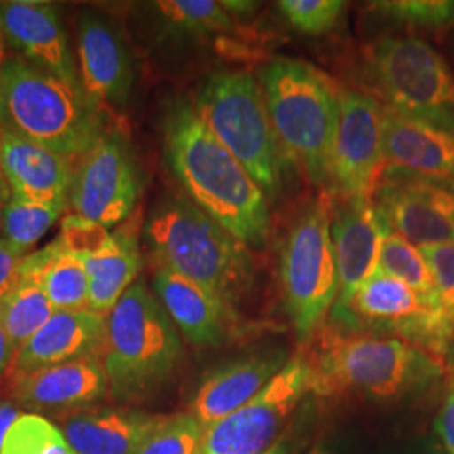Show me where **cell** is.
Instances as JSON below:
<instances>
[{"mask_svg":"<svg viewBox=\"0 0 454 454\" xmlns=\"http://www.w3.org/2000/svg\"><path fill=\"white\" fill-rule=\"evenodd\" d=\"M163 155L185 195L247 247L268 239L270 202L256 180L207 125L194 103L176 98L162 120Z\"/></svg>","mask_w":454,"mask_h":454,"instance_id":"cell-1","label":"cell"},{"mask_svg":"<svg viewBox=\"0 0 454 454\" xmlns=\"http://www.w3.org/2000/svg\"><path fill=\"white\" fill-rule=\"evenodd\" d=\"M146 247L155 268H167L234 309L256 276L251 249L187 195H168L146 217Z\"/></svg>","mask_w":454,"mask_h":454,"instance_id":"cell-2","label":"cell"},{"mask_svg":"<svg viewBox=\"0 0 454 454\" xmlns=\"http://www.w3.org/2000/svg\"><path fill=\"white\" fill-rule=\"evenodd\" d=\"M309 392L358 394L395 401L433 387L446 372L442 358L395 337L330 330L309 356Z\"/></svg>","mask_w":454,"mask_h":454,"instance_id":"cell-3","label":"cell"},{"mask_svg":"<svg viewBox=\"0 0 454 454\" xmlns=\"http://www.w3.org/2000/svg\"><path fill=\"white\" fill-rule=\"evenodd\" d=\"M258 80L285 153L315 185H332L340 90L315 66L286 56L261 66Z\"/></svg>","mask_w":454,"mask_h":454,"instance_id":"cell-4","label":"cell"},{"mask_svg":"<svg viewBox=\"0 0 454 454\" xmlns=\"http://www.w3.org/2000/svg\"><path fill=\"white\" fill-rule=\"evenodd\" d=\"M184 347L157 294L138 279L106 317L103 365L110 394L135 403L160 390L177 372Z\"/></svg>","mask_w":454,"mask_h":454,"instance_id":"cell-5","label":"cell"},{"mask_svg":"<svg viewBox=\"0 0 454 454\" xmlns=\"http://www.w3.org/2000/svg\"><path fill=\"white\" fill-rule=\"evenodd\" d=\"M5 130L49 150L80 159L110 130L105 110L19 56L0 71Z\"/></svg>","mask_w":454,"mask_h":454,"instance_id":"cell-6","label":"cell"},{"mask_svg":"<svg viewBox=\"0 0 454 454\" xmlns=\"http://www.w3.org/2000/svg\"><path fill=\"white\" fill-rule=\"evenodd\" d=\"M194 108L214 137L243 163L268 199L283 185L285 150L260 80L247 71L214 73L195 93Z\"/></svg>","mask_w":454,"mask_h":454,"instance_id":"cell-7","label":"cell"},{"mask_svg":"<svg viewBox=\"0 0 454 454\" xmlns=\"http://www.w3.org/2000/svg\"><path fill=\"white\" fill-rule=\"evenodd\" d=\"M367 73L384 106L454 135V71L416 35H386L367 51Z\"/></svg>","mask_w":454,"mask_h":454,"instance_id":"cell-8","label":"cell"},{"mask_svg":"<svg viewBox=\"0 0 454 454\" xmlns=\"http://www.w3.org/2000/svg\"><path fill=\"white\" fill-rule=\"evenodd\" d=\"M279 281L293 328L300 339H309L339 293L330 195L313 200L293 221L281 246Z\"/></svg>","mask_w":454,"mask_h":454,"instance_id":"cell-9","label":"cell"},{"mask_svg":"<svg viewBox=\"0 0 454 454\" xmlns=\"http://www.w3.org/2000/svg\"><path fill=\"white\" fill-rule=\"evenodd\" d=\"M341 333H380L442 358L451 350L438 305L406 283L377 271L354 296Z\"/></svg>","mask_w":454,"mask_h":454,"instance_id":"cell-10","label":"cell"},{"mask_svg":"<svg viewBox=\"0 0 454 454\" xmlns=\"http://www.w3.org/2000/svg\"><path fill=\"white\" fill-rule=\"evenodd\" d=\"M142 191L144 177L129 137L108 130L78 159L69 206L74 214L112 229L130 215Z\"/></svg>","mask_w":454,"mask_h":454,"instance_id":"cell-11","label":"cell"},{"mask_svg":"<svg viewBox=\"0 0 454 454\" xmlns=\"http://www.w3.org/2000/svg\"><path fill=\"white\" fill-rule=\"evenodd\" d=\"M309 392L307 356H294L241 411L206 429L197 454H264Z\"/></svg>","mask_w":454,"mask_h":454,"instance_id":"cell-12","label":"cell"},{"mask_svg":"<svg viewBox=\"0 0 454 454\" xmlns=\"http://www.w3.org/2000/svg\"><path fill=\"white\" fill-rule=\"evenodd\" d=\"M384 167V105L369 93L340 90L330 167L335 192L373 199Z\"/></svg>","mask_w":454,"mask_h":454,"instance_id":"cell-13","label":"cell"},{"mask_svg":"<svg viewBox=\"0 0 454 454\" xmlns=\"http://www.w3.org/2000/svg\"><path fill=\"white\" fill-rule=\"evenodd\" d=\"M373 204L392 231L424 247L454 241V179L384 167Z\"/></svg>","mask_w":454,"mask_h":454,"instance_id":"cell-14","label":"cell"},{"mask_svg":"<svg viewBox=\"0 0 454 454\" xmlns=\"http://www.w3.org/2000/svg\"><path fill=\"white\" fill-rule=\"evenodd\" d=\"M337 197L332 200V241L339 270V293L330 315L335 330H341L354 296L379 270L380 246L390 227L372 199Z\"/></svg>","mask_w":454,"mask_h":454,"instance_id":"cell-15","label":"cell"},{"mask_svg":"<svg viewBox=\"0 0 454 454\" xmlns=\"http://www.w3.org/2000/svg\"><path fill=\"white\" fill-rule=\"evenodd\" d=\"M78 69L86 97L101 110H125L135 86V58L114 20L84 11L76 26Z\"/></svg>","mask_w":454,"mask_h":454,"instance_id":"cell-16","label":"cell"},{"mask_svg":"<svg viewBox=\"0 0 454 454\" xmlns=\"http://www.w3.org/2000/svg\"><path fill=\"white\" fill-rule=\"evenodd\" d=\"M0 22L16 56L86 95L63 19L52 4L0 2Z\"/></svg>","mask_w":454,"mask_h":454,"instance_id":"cell-17","label":"cell"},{"mask_svg":"<svg viewBox=\"0 0 454 454\" xmlns=\"http://www.w3.org/2000/svg\"><path fill=\"white\" fill-rule=\"evenodd\" d=\"M5 392L16 406L74 412L99 403L110 392V386L103 358L90 357L31 372H9Z\"/></svg>","mask_w":454,"mask_h":454,"instance_id":"cell-18","label":"cell"},{"mask_svg":"<svg viewBox=\"0 0 454 454\" xmlns=\"http://www.w3.org/2000/svg\"><path fill=\"white\" fill-rule=\"evenodd\" d=\"M281 348H268L226 362L207 373L192 399V416L207 429L247 406L288 364Z\"/></svg>","mask_w":454,"mask_h":454,"instance_id":"cell-19","label":"cell"},{"mask_svg":"<svg viewBox=\"0 0 454 454\" xmlns=\"http://www.w3.org/2000/svg\"><path fill=\"white\" fill-rule=\"evenodd\" d=\"M106 317L91 309L54 311L16 352L9 372H31L82 358H103Z\"/></svg>","mask_w":454,"mask_h":454,"instance_id":"cell-20","label":"cell"},{"mask_svg":"<svg viewBox=\"0 0 454 454\" xmlns=\"http://www.w3.org/2000/svg\"><path fill=\"white\" fill-rule=\"evenodd\" d=\"M153 293L192 347L212 348L226 341L236 320L234 309L202 286L167 268H155Z\"/></svg>","mask_w":454,"mask_h":454,"instance_id":"cell-21","label":"cell"},{"mask_svg":"<svg viewBox=\"0 0 454 454\" xmlns=\"http://www.w3.org/2000/svg\"><path fill=\"white\" fill-rule=\"evenodd\" d=\"M76 165V159L37 145L14 131L4 133L0 167L14 199L48 202L69 195Z\"/></svg>","mask_w":454,"mask_h":454,"instance_id":"cell-22","label":"cell"},{"mask_svg":"<svg viewBox=\"0 0 454 454\" xmlns=\"http://www.w3.org/2000/svg\"><path fill=\"white\" fill-rule=\"evenodd\" d=\"M165 416L123 407H88L63 419L67 444L76 454H135Z\"/></svg>","mask_w":454,"mask_h":454,"instance_id":"cell-23","label":"cell"},{"mask_svg":"<svg viewBox=\"0 0 454 454\" xmlns=\"http://www.w3.org/2000/svg\"><path fill=\"white\" fill-rule=\"evenodd\" d=\"M386 167L454 179V135L392 114L384 106Z\"/></svg>","mask_w":454,"mask_h":454,"instance_id":"cell-24","label":"cell"},{"mask_svg":"<svg viewBox=\"0 0 454 454\" xmlns=\"http://www.w3.org/2000/svg\"><path fill=\"white\" fill-rule=\"evenodd\" d=\"M22 268L39 278L56 311L88 309L90 286L80 258L67 253L58 238L26 256Z\"/></svg>","mask_w":454,"mask_h":454,"instance_id":"cell-25","label":"cell"},{"mask_svg":"<svg viewBox=\"0 0 454 454\" xmlns=\"http://www.w3.org/2000/svg\"><path fill=\"white\" fill-rule=\"evenodd\" d=\"M114 236L118 246L112 253L82 261L90 286L88 309L105 317H108L142 271V254L137 236L127 231L114 232Z\"/></svg>","mask_w":454,"mask_h":454,"instance_id":"cell-26","label":"cell"},{"mask_svg":"<svg viewBox=\"0 0 454 454\" xmlns=\"http://www.w3.org/2000/svg\"><path fill=\"white\" fill-rule=\"evenodd\" d=\"M148 7L159 34L170 41H206L236 31V19L221 0H159Z\"/></svg>","mask_w":454,"mask_h":454,"instance_id":"cell-27","label":"cell"},{"mask_svg":"<svg viewBox=\"0 0 454 454\" xmlns=\"http://www.w3.org/2000/svg\"><path fill=\"white\" fill-rule=\"evenodd\" d=\"M54 311L39 278L22 268L14 290L0 301V324L16 352L44 326Z\"/></svg>","mask_w":454,"mask_h":454,"instance_id":"cell-28","label":"cell"},{"mask_svg":"<svg viewBox=\"0 0 454 454\" xmlns=\"http://www.w3.org/2000/svg\"><path fill=\"white\" fill-rule=\"evenodd\" d=\"M67 207L69 195L48 202L11 197L2 214V238L31 254L34 246L63 217Z\"/></svg>","mask_w":454,"mask_h":454,"instance_id":"cell-29","label":"cell"},{"mask_svg":"<svg viewBox=\"0 0 454 454\" xmlns=\"http://www.w3.org/2000/svg\"><path fill=\"white\" fill-rule=\"evenodd\" d=\"M377 271L406 283L407 286H411L424 298L438 305L434 279L429 271L427 262L422 256L421 249L409 243L406 238H403L392 229L386 232L382 239Z\"/></svg>","mask_w":454,"mask_h":454,"instance_id":"cell-30","label":"cell"},{"mask_svg":"<svg viewBox=\"0 0 454 454\" xmlns=\"http://www.w3.org/2000/svg\"><path fill=\"white\" fill-rule=\"evenodd\" d=\"M369 11L416 31H444L454 24V0H379L371 2Z\"/></svg>","mask_w":454,"mask_h":454,"instance_id":"cell-31","label":"cell"},{"mask_svg":"<svg viewBox=\"0 0 454 454\" xmlns=\"http://www.w3.org/2000/svg\"><path fill=\"white\" fill-rule=\"evenodd\" d=\"M0 454H76L65 434L37 414H22L7 431Z\"/></svg>","mask_w":454,"mask_h":454,"instance_id":"cell-32","label":"cell"},{"mask_svg":"<svg viewBox=\"0 0 454 454\" xmlns=\"http://www.w3.org/2000/svg\"><path fill=\"white\" fill-rule=\"evenodd\" d=\"M206 429L194 416H165L135 454H197Z\"/></svg>","mask_w":454,"mask_h":454,"instance_id":"cell-33","label":"cell"},{"mask_svg":"<svg viewBox=\"0 0 454 454\" xmlns=\"http://www.w3.org/2000/svg\"><path fill=\"white\" fill-rule=\"evenodd\" d=\"M58 241L63 244L67 253L82 261L108 254L118 246V239L110 229L78 214L63 217Z\"/></svg>","mask_w":454,"mask_h":454,"instance_id":"cell-34","label":"cell"},{"mask_svg":"<svg viewBox=\"0 0 454 454\" xmlns=\"http://www.w3.org/2000/svg\"><path fill=\"white\" fill-rule=\"evenodd\" d=\"M347 7L341 0H281L278 11L294 31L309 35L330 33Z\"/></svg>","mask_w":454,"mask_h":454,"instance_id":"cell-35","label":"cell"},{"mask_svg":"<svg viewBox=\"0 0 454 454\" xmlns=\"http://www.w3.org/2000/svg\"><path fill=\"white\" fill-rule=\"evenodd\" d=\"M434 279L441 322L454 343V241L419 247Z\"/></svg>","mask_w":454,"mask_h":454,"instance_id":"cell-36","label":"cell"},{"mask_svg":"<svg viewBox=\"0 0 454 454\" xmlns=\"http://www.w3.org/2000/svg\"><path fill=\"white\" fill-rule=\"evenodd\" d=\"M26 253L14 244L0 238V301L14 290L19 279Z\"/></svg>","mask_w":454,"mask_h":454,"instance_id":"cell-37","label":"cell"},{"mask_svg":"<svg viewBox=\"0 0 454 454\" xmlns=\"http://www.w3.org/2000/svg\"><path fill=\"white\" fill-rule=\"evenodd\" d=\"M434 427L448 454H454V380L439 409Z\"/></svg>","mask_w":454,"mask_h":454,"instance_id":"cell-38","label":"cell"},{"mask_svg":"<svg viewBox=\"0 0 454 454\" xmlns=\"http://www.w3.org/2000/svg\"><path fill=\"white\" fill-rule=\"evenodd\" d=\"M16 357V348L9 340L4 326L0 324V377L9 373L12 367V360Z\"/></svg>","mask_w":454,"mask_h":454,"instance_id":"cell-39","label":"cell"},{"mask_svg":"<svg viewBox=\"0 0 454 454\" xmlns=\"http://www.w3.org/2000/svg\"><path fill=\"white\" fill-rule=\"evenodd\" d=\"M19 407L11 403V401H0V448H2V442L5 439L7 431L11 429V426L16 422L19 418Z\"/></svg>","mask_w":454,"mask_h":454,"instance_id":"cell-40","label":"cell"},{"mask_svg":"<svg viewBox=\"0 0 454 454\" xmlns=\"http://www.w3.org/2000/svg\"><path fill=\"white\" fill-rule=\"evenodd\" d=\"M221 4L236 20L241 17L251 16L253 12H256V9L260 5V4L249 2V0H221Z\"/></svg>","mask_w":454,"mask_h":454,"instance_id":"cell-41","label":"cell"},{"mask_svg":"<svg viewBox=\"0 0 454 454\" xmlns=\"http://www.w3.org/2000/svg\"><path fill=\"white\" fill-rule=\"evenodd\" d=\"M12 56H14V52H12V49L9 46L7 35H5V31H4L2 22H0V71L11 61Z\"/></svg>","mask_w":454,"mask_h":454,"instance_id":"cell-42","label":"cell"},{"mask_svg":"<svg viewBox=\"0 0 454 454\" xmlns=\"http://www.w3.org/2000/svg\"><path fill=\"white\" fill-rule=\"evenodd\" d=\"M264 454H292L290 451V446H288V442L286 441H283V439H278L275 444L266 451Z\"/></svg>","mask_w":454,"mask_h":454,"instance_id":"cell-43","label":"cell"},{"mask_svg":"<svg viewBox=\"0 0 454 454\" xmlns=\"http://www.w3.org/2000/svg\"><path fill=\"white\" fill-rule=\"evenodd\" d=\"M0 197H2V199H5V200H9V199H11V189H9L7 182H5L4 172H2V167H0Z\"/></svg>","mask_w":454,"mask_h":454,"instance_id":"cell-44","label":"cell"},{"mask_svg":"<svg viewBox=\"0 0 454 454\" xmlns=\"http://www.w3.org/2000/svg\"><path fill=\"white\" fill-rule=\"evenodd\" d=\"M307 454H337L328 444H325V442H320V444H315L311 450H309Z\"/></svg>","mask_w":454,"mask_h":454,"instance_id":"cell-45","label":"cell"},{"mask_svg":"<svg viewBox=\"0 0 454 454\" xmlns=\"http://www.w3.org/2000/svg\"><path fill=\"white\" fill-rule=\"evenodd\" d=\"M5 133V123H4V112H2V101H0V145H2V138Z\"/></svg>","mask_w":454,"mask_h":454,"instance_id":"cell-46","label":"cell"},{"mask_svg":"<svg viewBox=\"0 0 454 454\" xmlns=\"http://www.w3.org/2000/svg\"><path fill=\"white\" fill-rule=\"evenodd\" d=\"M7 202H9V200H5V199L0 197V238H2V214H4V207H5Z\"/></svg>","mask_w":454,"mask_h":454,"instance_id":"cell-47","label":"cell"}]
</instances>
